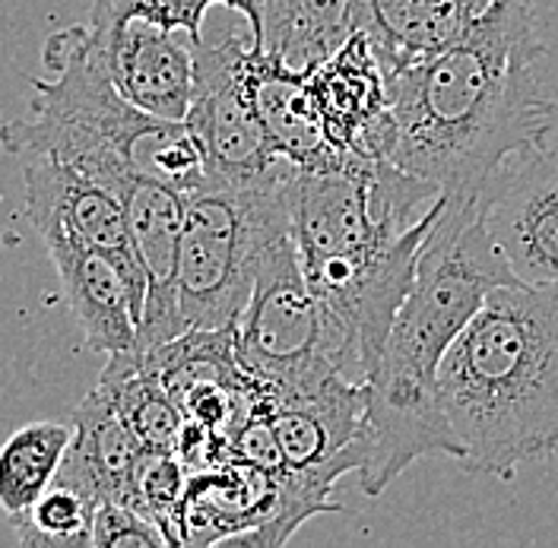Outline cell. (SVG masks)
Segmentation results:
<instances>
[{
	"label": "cell",
	"mask_w": 558,
	"mask_h": 548,
	"mask_svg": "<svg viewBox=\"0 0 558 548\" xmlns=\"http://www.w3.org/2000/svg\"><path fill=\"white\" fill-rule=\"evenodd\" d=\"M543 54L536 0H488L457 45L387 76L397 118L390 162L451 204H476L508 156L558 127V102L533 73Z\"/></svg>",
	"instance_id": "6da1fadb"
},
{
	"label": "cell",
	"mask_w": 558,
	"mask_h": 548,
	"mask_svg": "<svg viewBox=\"0 0 558 548\" xmlns=\"http://www.w3.org/2000/svg\"><path fill=\"white\" fill-rule=\"evenodd\" d=\"M518 282L476 204L445 200L422 244L416 282L365 383L359 479L368 498H378L422 456L441 453L460 460V441L438 393V368L488 295L498 285Z\"/></svg>",
	"instance_id": "7a4b0ae2"
},
{
	"label": "cell",
	"mask_w": 558,
	"mask_h": 548,
	"mask_svg": "<svg viewBox=\"0 0 558 548\" xmlns=\"http://www.w3.org/2000/svg\"><path fill=\"white\" fill-rule=\"evenodd\" d=\"M460 466L514 479L558 450V285H498L438 368Z\"/></svg>",
	"instance_id": "3957f363"
},
{
	"label": "cell",
	"mask_w": 558,
	"mask_h": 548,
	"mask_svg": "<svg viewBox=\"0 0 558 548\" xmlns=\"http://www.w3.org/2000/svg\"><path fill=\"white\" fill-rule=\"evenodd\" d=\"M41 58L54 76L33 80V118L3 121L7 153L64 162L114 197H124L140 174L184 194L207 184V159L191 127L128 102L99 64L86 26L51 35Z\"/></svg>",
	"instance_id": "277c9868"
},
{
	"label": "cell",
	"mask_w": 558,
	"mask_h": 548,
	"mask_svg": "<svg viewBox=\"0 0 558 548\" xmlns=\"http://www.w3.org/2000/svg\"><path fill=\"white\" fill-rule=\"evenodd\" d=\"M299 169L279 162L254 181H213L187 194L178 299L187 330H235L270 241L292 229Z\"/></svg>",
	"instance_id": "5b68a950"
},
{
	"label": "cell",
	"mask_w": 558,
	"mask_h": 548,
	"mask_svg": "<svg viewBox=\"0 0 558 548\" xmlns=\"http://www.w3.org/2000/svg\"><path fill=\"white\" fill-rule=\"evenodd\" d=\"M242 365L270 393L299 390L337 368L320 349V308L305 279L295 229L270 241L254 295L235 324Z\"/></svg>",
	"instance_id": "8992f818"
},
{
	"label": "cell",
	"mask_w": 558,
	"mask_h": 548,
	"mask_svg": "<svg viewBox=\"0 0 558 548\" xmlns=\"http://www.w3.org/2000/svg\"><path fill=\"white\" fill-rule=\"evenodd\" d=\"M251 48V29L194 45V99L184 124L201 143L213 181H254L286 162L274 153L257 111Z\"/></svg>",
	"instance_id": "52a82bcc"
},
{
	"label": "cell",
	"mask_w": 558,
	"mask_h": 548,
	"mask_svg": "<svg viewBox=\"0 0 558 548\" xmlns=\"http://www.w3.org/2000/svg\"><path fill=\"white\" fill-rule=\"evenodd\" d=\"M476 212L523 285H558V127L495 169Z\"/></svg>",
	"instance_id": "ba28073f"
},
{
	"label": "cell",
	"mask_w": 558,
	"mask_h": 548,
	"mask_svg": "<svg viewBox=\"0 0 558 548\" xmlns=\"http://www.w3.org/2000/svg\"><path fill=\"white\" fill-rule=\"evenodd\" d=\"M26 216L41 241L64 239L111 257L134 292L137 317L146 302V273L128 226V209L99 181L45 156H20Z\"/></svg>",
	"instance_id": "9c48e42d"
},
{
	"label": "cell",
	"mask_w": 558,
	"mask_h": 548,
	"mask_svg": "<svg viewBox=\"0 0 558 548\" xmlns=\"http://www.w3.org/2000/svg\"><path fill=\"white\" fill-rule=\"evenodd\" d=\"M89 45L118 93L140 111L184 121L194 99V41L143 16L89 10Z\"/></svg>",
	"instance_id": "30bf717a"
},
{
	"label": "cell",
	"mask_w": 558,
	"mask_h": 548,
	"mask_svg": "<svg viewBox=\"0 0 558 548\" xmlns=\"http://www.w3.org/2000/svg\"><path fill=\"white\" fill-rule=\"evenodd\" d=\"M143 453L146 447L121 415L111 393L96 387L73 412V438L54 482L80 491L96 508L105 501L131 504Z\"/></svg>",
	"instance_id": "8fae6325"
},
{
	"label": "cell",
	"mask_w": 558,
	"mask_h": 548,
	"mask_svg": "<svg viewBox=\"0 0 558 548\" xmlns=\"http://www.w3.org/2000/svg\"><path fill=\"white\" fill-rule=\"evenodd\" d=\"M48 257L58 270L64 299L93 352H134L140 317L134 292L121 267L99 251L76 241H45Z\"/></svg>",
	"instance_id": "7c38bea8"
},
{
	"label": "cell",
	"mask_w": 558,
	"mask_h": 548,
	"mask_svg": "<svg viewBox=\"0 0 558 548\" xmlns=\"http://www.w3.org/2000/svg\"><path fill=\"white\" fill-rule=\"evenodd\" d=\"M352 10L387 76L438 58L480 16L470 0H352Z\"/></svg>",
	"instance_id": "4fadbf2b"
},
{
	"label": "cell",
	"mask_w": 558,
	"mask_h": 548,
	"mask_svg": "<svg viewBox=\"0 0 558 548\" xmlns=\"http://www.w3.org/2000/svg\"><path fill=\"white\" fill-rule=\"evenodd\" d=\"M251 83L264 131L279 159L302 172L333 169L347 159V153H340L327 137L305 73L289 70L277 58L251 48Z\"/></svg>",
	"instance_id": "5bb4252c"
},
{
	"label": "cell",
	"mask_w": 558,
	"mask_h": 548,
	"mask_svg": "<svg viewBox=\"0 0 558 548\" xmlns=\"http://www.w3.org/2000/svg\"><path fill=\"white\" fill-rule=\"evenodd\" d=\"M305 76L327 137L347 156L355 139L390 111L387 73L362 33H352L333 58L308 70Z\"/></svg>",
	"instance_id": "9a60e30c"
},
{
	"label": "cell",
	"mask_w": 558,
	"mask_h": 548,
	"mask_svg": "<svg viewBox=\"0 0 558 548\" xmlns=\"http://www.w3.org/2000/svg\"><path fill=\"white\" fill-rule=\"evenodd\" d=\"M355 33L352 0H267L257 51L308 73L333 58Z\"/></svg>",
	"instance_id": "2e32d148"
},
{
	"label": "cell",
	"mask_w": 558,
	"mask_h": 548,
	"mask_svg": "<svg viewBox=\"0 0 558 548\" xmlns=\"http://www.w3.org/2000/svg\"><path fill=\"white\" fill-rule=\"evenodd\" d=\"M73 425L33 422L13 431L0 447V511L23 514L54 482L68 453Z\"/></svg>",
	"instance_id": "e0dca14e"
},
{
	"label": "cell",
	"mask_w": 558,
	"mask_h": 548,
	"mask_svg": "<svg viewBox=\"0 0 558 548\" xmlns=\"http://www.w3.org/2000/svg\"><path fill=\"white\" fill-rule=\"evenodd\" d=\"M96 504L68 485L51 482L41 498L23 514L10 516L20 546L29 548H86L93 546Z\"/></svg>",
	"instance_id": "ac0fdd59"
},
{
	"label": "cell",
	"mask_w": 558,
	"mask_h": 548,
	"mask_svg": "<svg viewBox=\"0 0 558 548\" xmlns=\"http://www.w3.org/2000/svg\"><path fill=\"white\" fill-rule=\"evenodd\" d=\"M209 7H229L242 13L254 41L264 33L267 0H96L93 3V10L111 16H143L162 29L187 35L194 45L204 41V16L209 13Z\"/></svg>",
	"instance_id": "d6986e66"
},
{
	"label": "cell",
	"mask_w": 558,
	"mask_h": 548,
	"mask_svg": "<svg viewBox=\"0 0 558 548\" xmlns=\"http://www.w3.org/2000/svg\"><path fill=\"white\" fill-rule=\"evenodd\" d=\"M187 482H191V473L178 453H166V450H146L143 453L137 476H134L131 504L166 533L169 546H178Z\"/></svg>",
	"instance_id": "ffe728a7"
},
{
	"label": "cell",
	"mask_w": 558,
	"mask_h": 548,
	"mask_svg": "<svg viewBox=\"0 0 558 548\" xmlns=\"http://www.w3.org/2000/svg\"><path fill=\"white\" fill-rule=\"evenodd\" d=\"M169 546L166 533L140 514L134 504L105 501L93 520V548H162Z\"/></svg>",
	"instance_id": "44dd1931"
},
{
	"label": "cell",
	"mask_w": 558,
	"mask_h": 548,
	"mask_svg": "<svg viewBox=\"0 0 558 548\" xmlns=\"http://www.w3.org/2000/svg\"><path fill=\"white\" fill-rule=\"evenodd\" d=\"M0 127H3V118H0Z\"/></svg>",
	"instance_id": "7402d4cb"
}]
</instances>
